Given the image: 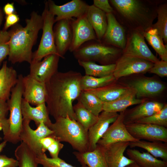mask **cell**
<instances>
[{"instance_id":"obj_44","label":"cell","mask_w":167,"mask_h":167,"mask_svg":"<svg viewBox=\"0 0 167 167\" xmlns=\"http://www.w3.org/2000/svg\"><path fill=\"white\" fill-rule=\"evenodd\" d=\"M18 161L16 159L0 155V167H17Z\"/></svg>"},{"instance_id":"obj_28","label":"cell","mask_w":167,"mask_h":167,"mask_svg":"<svg viewBox=\"0 0 167 167\" xmlns=\"http://www.w3.org/2000/svg\"><path fill=\"white\" fill-rule=\"evenodd\" d=\"M126 154L140 167H167V162L158 159L148 152H141L135 149L128 148Z\"/></svg>"},{"instance_id":"obj_19","label":"cell","mask_w":167,"mask_h":167,"mask_svg":"<svg viewBox=\"0 0 167 167\" xmlns=\"http://www.w3.org/2000/svg\"><path fill=\"white\" fill-rule=\"evenodd\" d=\"M117 113L102 111L98 116L96 122L88 130V151L94 150L98 141L106 131L110 125L117 119Z\"/></svg>"},{"instance_id":"obj_41","label":"cell","mask_w":167,"mask_h":167,"mask_svg":"<svg viewBox=\"0 0 167 167\" xmlns=\"http://www.w3.org/2000/svg\"><path fill=\"white\" fill-rule=\"evenodd\" d=\"M9 39L10 36L8 31L3 30L0 31V65L9 55Z\"/></svg>"},{"instance_id":"obj_15","label":"cell","mask_w":167,"mask_h":167,"mask_svg":"<svg viewBox=\"0 0 167 167\" xmlns=\"http://www.w3.org/2000/svg\"><path fill=\"white\" fill-rule=\"evenodd\" d=\"M73 38L69 49L73 52L85 43L97 40L94 31L89 22L86 14L76 19L72 23Z\"/></svg>"},{"instance_id":"obj_47","label":"cell","mask_w":167,"mask_h":167,"mask_svg":"<svg viewBox=\"0 0 167 167\" xmlns=\"http://www.w3.org/2000/svg\"><path fill=\"white\" fill-rule=\"evenodd\" d=\"M8 111L6 101L0 99V115L6 117Z\"/></svg>"},{"instance_id":"obj_49","label":"cell","mask_w":167,"mask_h":167,"mask_svg":"<svg viewBox=\"0 0 167 167\" xmlns=\"http://www.w3.org/2000/svg\"><path fill=\"white\" fill-rule=\"evenodd\" d=\"M7 142L6 141H4L0 143V153L6 146Z\"/></svg>"},{"instance_id":"obj_27","label":"cell","mask_w":167,"mask_h":167,"mask_svg":"<svg viewBox=\"0 0 167 167\" xmlns=\"http://www.w3.org/2000/svg\"><path fill=\"white\" fill-rule=\"evenodd\" d=\"M86 15L94 31L97 40L101 41L107 27L106 14L92 5L88 6Z\"/></svg>"},{"instance_id":"obj_5","label":"cell","mask_w":167,"mask_h":167,"mask_svg":"<svg viewBox=\"0 0 167 167\" xmlns=\"http://www.w3.org/2000/svg\"><path fill=\"white\" fill-rule=\"evenodd\" d=\"M122 50L97 40L87 42L73 52L78 61L98 62L101 65L115 63Z\"/></svg>"},{"instance_id":"obj_36","label":"cell","mask_w":167,"mask_h":167,"mask_svg":"<svg viewBox=\"0 0 167 167\" xmlns=\"http://www.w3.org/2000/svg\"><path fill=\"white\" fill-rule=\"evenodd\" d=\"M77 100L96 116L103 111V102L88 91H82Z\"/></svg>"},{"instance_id":"obj_34","label":"cell","mask_w":167,"mask_h":167,"mask_svg":"<svg viewBox=\"0 0 167 167\" xmlns=\"http://www.w3.org/2000/svg\"><path fill=\"white\" fill-rule=\"evenodd\" d=\"M143 36L149 44L158 54L161 60L167 62V49L156 29L151 28L144 32Z\"/></svg>"},{"instance_id":"obj_8","label":"cell","mask_w":167,"mask_h":167,"mask_svg":"<svg viewBox=\"0 0 167 167\" xmlns=\"http://www.w3.org/2000/svg\"><path fill=\"white\" fill-rule=\"evenodd\" d=\"M144 32L138 29L126 31V44L122 51V54L155 63L159 60L151 52L146 43Z\"/></svg>"},{"instance_id":"obj_16","label":"cell","mask_w":167,"mask_h":167,"mask_svg":"<svg viewBox=\"0 0 167 167\" xmlns=\"http://www.w3.org/2000/svg\"><path fill=\"white\" fill-rule=\"evenodd\" d=\"M73 18L63 19L57 22L53 27L55 44L60 58L64 55L70 48L73 38L72 23Z\"/></svg>"},{"instance_id":"obj_13","label":"cell","mask_w":167,"mask_h":167,"mask_svg":"<svg viewBox=\"0 0 167 167\" xmlns=\"http://www.w3.org/2000/svg\"><path fill=\"white\" fill-rule=\"evenodd\" d=\"M60 58L58 55L53 54L40 61H32L29 75L37 81L46 83L58 72Z\"/></svg>"},{"instance_id":"obj_11","label":"cell","mask_w":167,"mask_h":167,"mask_svg":"<svg viewBox=\"0 0 167 167\" xmlns=\"http://www.w3.org/2000/svg\"><path fill=\"white\" fill-rule=\"evenodd\" d=\"M131 136L138 140L167 143V128L154 124L135 123L126 125Z\"/></svg>"},{"instance_id":"obj_17","label":"cell","mask_w":167,"mask_h":167,"mask_svg":"<svg viewBox=\"0 0 167 167\" xmlns=\"http://www.w3.org/2000/svg\"><path fill=\"white\" fill-rule=\"evenodd\" d=\"M106 16L107 27L101 41L123 50L126 44V31L113 14H106Z\"/></svg>"},{"instance_id":"obj_1","label":"cell","mask_w":167,"mask_h":167,"mask_svg":"<svg viewBox=\"0 0 167 167\" xmlns=\"http://www.w3.org/2000/svg\"><path fill=\"white\" fill-rule=\"evenodd\" d=\"M80 73L73 71L58 72L45 83V104L49 114L55 119L68 116L76 120L73 102L82 91Z\"/></svg>"},{"instance_id":"obj_45","label":"cell","mask_w":167,"mask_h":167,"mask_svg":"<svg viewBox=\"0 0 167 167\" xmlns=\"http://www.w3.org/2000/svg\"><path fill=\"white\" fill-rule=\"evenodd\" d=\"M19 20V16L16 12L6 15L5 22L2 30L6 31L10 27L13 26L17 24Z\"/></svg>"},{"instance_id":"obj_42","label":"cell","mask_w":167,"mask_h":167,"mask_svg":"<svg viewBox=\"0 0 167 167\" xmlns=\"http://www.w3.org/2000/svg\"><path fill=\"white\" fill-rule=\"evenodd\" d=\"M148 71L161 77H167V62L161 60L154 63L153 66Z\"/></svg>"},{"instance_id":"obj_38","label":"cell","mask_w":167,"mask_h":167,"mask_svg":"<svg viewBox=\"0 0 167 167\" xmlns=\"http://www.w3.org/2000/svg\"><path fill=\"white\" fill-rule=\"evenodd\" d=\"M43 151L44 152L48 150L51 158L58 157V155L64 145L50 135L41 139L40 141Z\"/></svg>"},{"instance_id":"obj_22","label":"cell","mask_w":167,"mask_h":167,"mask_svg":"<svg viewBox=\"0 0 167 167\" xmlns=\"http://www.w3.org/2000/svg\"><path fill=\"white\" fill-rule=\"evenodd\" d=\"M21 109L23 119L34 121L37 127L42 122L48 127L52 123L45 103L33 107L23 98Z\"/></svg>"},{"instance_id":"obj_33","label":"cell","mask_w":167,"mask_h":167,"mask_svg":"<svg viewBox=\"0 0 167 167\" xmlns=\"http://www.w3.org/2000/svg\"><path fill=\"white\" fill-rule=\"evenodd\" d=\"M116 80L113 75L103 77H96L85 75L80 81L82 91H88L101 88L114 83Z\"/></svg>"},{"instance_id":"obj_9","label":"cell","mask_w":167,"mask_h":167,"mask_svg":"<svg viewBox=\"0 0 167 167\" xmlns=\"http://www.w3.org/2000/svg\"><path fill=\"white\" fill-rule=\"evenodd\" d=\"M154 63L149 61L122 54L115 63L113 75L116 79L148 71Z\"/></svg>"},{"instance_id":"obj_18","label":"cell","mask_w":167,"mask_h":167,"mask_svg":"<svg viewBox=\"0 0 167 167\" xmlns=\"http://www.w3.org/2000/svg\"><path fill=\"white\" fill-rule=\"evenodd\" d=\"M23 98L30 104L37 106L45 103L47 91L45 83L33 79L29 74L23 76Z\"/></svg>"},{"instance_id":"obj_46","label":"cell","mask_w":167,"mask_h":167,"mask_svg":"<svg viewBox=\"0 0 167 167\" xmlns=\"http://www.w3.org/2000/svg\"><path fill=\"white\" fill-rule=\"evenodd\" d=\"M9 127V121L6 117L0 115V131H2L4 135L7 132ZM2 138L0 135V140H1Z\"/></svg>"},{"instance_id":"obj_24","label":"cell","mask_w":167,"mask_h":167,"mask_svg":"<svg viewBox=\"0 0 167 167\" xmlns=\"http://www.w3.org/2000/svg\"><path fill=\"white\" fill-rule=\"evenodd\" d=\"M136 91L129 87L126 91L117 99L111 102H104L103 111L117 113L125 111L129 106L139 104L145 101V100L136 97Z\"/></svg>"},{"instance_id":"obj_48","label":"cell","mask_w":167,"mask_h":167,"mask_svg":"<svg viewBox=\"0 0 167 167\" xmlns=\"http://www.w3.org/2000/svg\"><path fill=\"white\" fill-rule=\"evenodd\" d=\"M3 11L6 15H9L16 12L14 5V3H7L3 7Z\"/></svg>"},{"instance_id":"obj_35","label":"cell","mask_w":167,"mask_h":167,"mask_svg":"<svg viewBox=\"0 0 167 167\" xmlns=\"http://www.w3.org/2000/svg\"><path fill=\"white\" fill-rule=\"evenodd\" d=\"M73 109L76 121L88 131L98 120V116L86 109L79 101Z\"/></svg>"},{"instance_id":"obj_51","label":"cell","mask_w":167,"mask_h":167,"mask_svg":"<svg viewBox=\"0 0 167 167\" xmlns=\"http://www.w3.org/2000/svg\"><path fill=\"white\" fill-rule=\"evenodd\" d=\"M125 167H140L139 166V165H138L136 163H135L134 162L127 165Z\"/></svg>"},{"instance_id":"obj_7","label":"cell","mask_w":167,"mask_h":167,"mask_svg":"<svg viewBox=\"0 0 167 167\" xmlns=\"http://www.w3.org/2000/svg\"><path fill=\"white\" fill-rule=\"evenodd\" d=\"M45 5L41 15L43 21L42 36L37 49L33 54L32 61H41L49 54L58 55L55 44L53 32V25L55 23V16L49 11L47 1L45 2Z\"/></svg>"},{"instance_id":"obj_26","label":"cell","mask_w":167,"mask_h":167,"mask_svg":"<svg viewBox=\"0 0 167 167\" xmlns=\"http://www.w3.org/2000/svg\"><path fill=\"white\" fill-rule=\"evenodd\" d=\"M73 154L82 165L88 167H108L103 147L97 144L93 150L83 152H75Z\"/></svg>"},{"instance_id":"obj_20","label":"cell","mask_w":167,"mask_h":167,"mask_svg":"<svg viewBox=\"0 0 167 167\" xmlns=\"http://www.w3.org/2000/svg\"><path fill=\"white\" fill-rule=\"evenodd\" d=\"M129 143L118 142L103 147L108 167H125L134 162L124 155L125 151L129 146Z\"/></svg>"},{"instance_id":"obj_29","label":"cell","mask_w":167,"mask_h":167,"mask_svg":"<svg viewBox=\"0 0 167 167\" xmlns=\"http://www.w3.org/2000/svg\"><path fill=\"white\" fill-rule=\"evenodd\" d=\"M129 146L132 148H140L147 151L153 156L161 158L167 162V143L161 141H149L139 140L135 142H130Z\"/></svg>"},{"instance_id":"obj_39","label":"cell","mask_w":167,"mask_h":167,"mask_svg":"<svg viewBox=\"0 0 167 167\" xmlns=\"http://www.w3.org/2000/svg\"><path fill=\"white\" fill-rule=\"evenodd\" d=\"M135 123L150 124L167 128V104H165L164 107L158 112L150 116L139 120Z\"/></svg>"},{"instance_id":"obj_43","label":"cell","mask_w":167,"mask_h":167,"mask_svg":"<svg viewBox=\"0 0 167 167\" xmlns=\"http://www.w3.org/2000/svg\"><path fill=\"white\" fill-rule=\"evenodd\" d=\"M93 5L95 6L106 14H113L114 11L113 8L108 0H94Z\"/></svg>"},{"instance_id":"obj_21","label":"cell","mask_w":167,"mask_h":167,"mask_svg":"<svg viewBox=\"0 0 167 167\" xmlns=\"http://www.w3.org/2000/svg\"><path fill=\"white\" fill-rule=\"evenodd\" d=\"M164 105L156 101H145L126 112L124 111V122L125 125L135 123L158 112Z\"/></svg>"},{"instance_id":"obj_32","label":"cell","mask_w":167,"mask_h":167,"mask_svg":"<svg viewBox=\"0 0 167 167\" xmlns=\"http://www.w3.org/2000/svg\"><path fill=\"white\" fill-rule=\"evenodd\" d=\"M15 156L19 167H37L36 155L23 142L16 148Z\"/></svg>"},{"instance_id":"obj_30","label":"cell","mask_w":167,"mask_h":167,"mask_svg":"<svg viewBox=\"0 0 167 167\" xmlns=\"http://www.w3.org/2000/svg\"><path fill=\"white\" fill-rule=\"evenodd\" d=\"M128 88L113 83L101 88L88 91L104 103L112 101L117 99L126 91Z\"/></svg>"},{"instance_id":"obj_14","label":"cell","mask_w":167,"mask_h":167,"mask_svg":"<svg viewBox=\"0 0 167 167\" xmlns=\"http://www.w3.org/2000/svg\"><path fill=\"white\" fill-rule=\"evenodd\" d=\"M47 1L49 11L56 16L55 23L63 19L77 18L86 14L89 6L81 0H72L62 5H58L52 0Z\"/></svg>"},{"instance_id":"obj_23","label":"cell","mask_w":167,"mask_h":167,"mask_svg":"<svg viewBox=\"0 0 167 167\" xmlns=\"http://www.w3.org/2000/svg\"><path fill=\"white\" fill-rule=\"evenodd\" d=\"M129 87L134 88L136 91V97H151L161 93L165 89L164 84L152 79L141 78L133 81Z\"/></svg>"},{"instance_id":"obj_50","label":"cell","mask_w":167,"mask_h":167,"mask_svg":"<svg viewBox=\"0 0 167 167\" xmlns=\"http://www.w3.org/2000/svg\"><path fill=\"white\" fill-rule=\"evenodd\" d=\"M2 9L0 8V28L3 20V14Z\"/></svg>"},{"instance_id":"obj_37","label":"cell","mask_w":167,"mask_h":167,"mask_svg":"<svg viewBox=\"0 0 167 167\" xmlns=\"http://www.w3.org/2000/svg\"><path fill=\"white\" fill-rule=\"evenodd\" d=\"M157 20L153 24L152 28L157 30L158 33L162 38L165 45L167 43V2L163 1L157 6Z\"/></svg>"},{"instance_id":"obj_3","label":"cell","mask_w":167,"mask_h":167,"mask_svg":"<svg viewBox=\"0 0 167 167\" xmlns=\"http://www.w3.org/2000/svg\"><path fill=\"white\" fill-rule=\"evenodd\" d=\"M25 22V27L17 24L8 31L10 36L8 59L13 64L24 62L31 63L32 48L39 31L42 28V17L36 11H32L30 18L26 19Z\"/></svg>"},{"instance_id":"obj_6","label":"cell","mask_w":167,"mask_h":167,"mask_svg":"<svg viewBox=\"0 0 167 167\" xmlns=\"http://www.w3.org/2000/svg\"><path fill=\"white\" fill-rule=\"evenodd\" d=\"M23 75H18L17 83L12 89L10 97L7 101L10 112L8 119L9 127L7 133L3 137L4 141L16 144L21 141L23 118L21 104L23 91Z\"/></svg>"},{"instance_id":"obj_40","label":"cell","mask_w":167,"mask_h":167,"mask_svg":"<svg viewBox=\"0 0 167 167\" xmlns=\"http://www.w3.org/2000/svg\"><path fill=\"white\" fill-rule=\"evenodd\" d=\"M36 160L38 164L42 165L43 167H76L66 162L59 157L49 158L45 153L37 156ZM80 167H88L82 165Z\"/></svg>"},{"instance_id":"obj_4","label":"cell","mask_w":167,"mask_h":167,"mask_svg":"<svg viewBox=\"0 0 167 167\" xmlns=\"http://www.w3.org/2000/svg\"><path fill=\"white\" fill-rule=\"evenodd\" d=\"M55 120L48 127L53 132L51 135L60 142L68 143L77 152L88 151V131L79 123L68 116Z\"/></svg>"},{"instance_id":"obj_31","label":"cell","mask_w":167,"mask_h":167,"mask_svg":"<svg viewBox=\"0 0 167 167\" xmlns=\"http://www.w3.org/2000/svg\"><path fill=\"white\" fill-rule=\"evenodd\" d=\"M83 67L86 75L96 77H103L113 75L115 63L107 65H99L92 62L78 61Z\"/></svg>"},{"instance_id":"obj_25","label":"cell","mask_w":167,"mask_h":167,"mask_svg":"<svg viewBox=\"0 0 167 167\" xmlns=\"http://www.w3.org/2000/svg\"><path fill=\"white\" fill-rule=\"evenodd\" d=\"M18 77L16 71L12 67L8 66L6 61L3 62L0 69V99L6 101L9 99Z\"/></svg>"},{"instance_id":"obj_10","label":"cell","mask_w":167,"mask_h":167,"mask_svg":"<svg viewBox=\"0 0 167 167\" xmlns=\"http://www.w3.org/2000/svg\"><path fill=\"white\" fill-rule=\"evenodd\" d=\"M30 121L23 119L20 135L21 141L25 143L36 156L44 152L40 141L44 137L52 135L53 131L43 122L41 123L36 130L30 126Z\"/></svg>"},{"instance_id":"obj_2","label":"cell","mask_w":167,"mask_h":167,"mask_svg":"<svg viewBox=\"0 0 167 167\" xmlns=\"http://www.w3.org/2000/svg\"><path fill=\"white\" fill-rule=\"evenodd\" d=\"M164 1L110 0L113 15L126 32L138 29L145 32L152 28L157 17L158 6Z\"/></svg>"},{"instance_id":"obj_12","label":"cell","mask_w":167,"mask_h":167,"mask_svg":"<svg viewBox=\"0 0 167 167\" xmlns=\"http://www.w3.org/2000/svg\"><path fill=\"white\" fill-rule=\"evenodd\" d=\"M124 111L120 112L116 120L109 126L97 144L104 147L116 143L139 140L133 137L127 129L124 122Z\"/></svg>"}]
</instances>
